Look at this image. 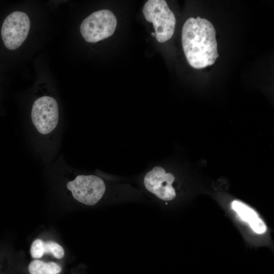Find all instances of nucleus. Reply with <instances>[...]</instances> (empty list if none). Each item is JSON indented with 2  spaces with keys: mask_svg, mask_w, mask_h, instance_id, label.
Segmentation results:
<instances>
[{
  "mask_svg": "<svg viewBox=\"0 0 274 274\" xmlns=\"http://www.w3.org/2000/svg\"><path fill=\"white\" fill-rule=\"evenodd\" d=\"M61 125L58 103L51 94L35 97L28 124L36 152L49 165L59 149Z\"/></svg>",
  "mask_w": 274,
  "mask_h": 274,
  "instance_id": "1",
  "label": "nucleus"
},
{
  "mask_svg": "<svg viewBox=\"0 0 274 274\" xmlns=\"http://www.w3.org/2000/svg\"><path fill=\"white\" fill-rule=\"evenodd\" d=\"M30 253L33 258H40L45 254H51L57 259L63 257V248L57 243L53 241L44 242L41 239L35 240L30 247Z\"/></svg>",
  "mask_w": 274,
  "mask_h": 274,
  "instance_id": "9",
  "label": "nucleus"
},
{
  "mask_svg": "<svg viewBox=\"0 0 274 274\" xmlns=\"http://www.w3.org/2000/svg\"><path fill=\"white\" fill-rule=\"evenodd\" d=\"M231 208L243 220L250 224L254 231L258 234H262L266 231V226L264 222L251 208L239 200H233Z\"/></svg>",
  "mask_w": 274,
  "mask_h": 274,
  "instance_id": "8",
  "label": "nucleus"
},
{
  "mask_svg": "<svg viewBox=\"0 0 274 274\" xmlns=\"http://www.w3.org/2000/svg\"><path fill=\"white\" fill-rule=\"evenodd\" d=\"M30 27V19L26 13L15 11L9 14L1 28V36L5 47L10 50L20 47L26 40Z\"/></svg>",
  "mask_w": 274,
  "mask_h": 274,
  "instance_id": "6",
  "label": "nucleus"
},
{
  "mask_svg": "<svg viewBox=\"0 0 274 274\" xmlns=\"http://www.w3.org/2000/svg\"><path fill=\"white\" fill-rule=\"evenodd\" d=\"M74 198L87 206L98 202L106 191V185L100 177L93 175H79L66 184Z\"/></svg>",
  "mask_w": 274,
  "mask_h": 274,
  "instance_id": "5",
  "label": "nucleus"
},
{
  "mask_svg": "<svg viewBox=\"0 0 274 274\" xmlns=\"http://www.w3.org/2000/svg\"><path fill=\"white\" fill-rule=\"evenodd\" d=\"M117 21L109 10L95 11L82 21L80 32L88 43H96L111 36L115 32Z\"/></svg>",
  "mask_w": 274,
  "mask_h": 274,
  "instance_id": "4",
  "label": "nucleus"
},
{
  "mask_svg": "<svg viewBox=\"0 0 274 274\" xmlns=\"http://www.w3.org/2000/svg\"><path fill=\"white\" fill-rule=\"evenodd\" d=\"M175 181L174 176L166 173L160 166H155L145 176L144 183L145 188L158 198L165 201L174 199L176 196L172 184Z\"/></svg>",
  "mask_w": 274,
  "mask_h": 274,
  "instance_id": "7",
  "label": "nucleus"
},
{
  "mask_svg": "<svg viewBox=\"0 0 274 274\" xmlns=\"http://www.w3.org/2000/svg\"><path fill=\"white\" fill-rule=\"evenodd\" d=\"M143 12L146 20L153 23L155 37L159 42H165L172 38L176 20L165 1H148L143 7Z\"/></svg>",
  "mask_w": 274,
  "mask_h": 274,
  "instance_id": "3",
  "label": "nucleus"
},
{
  "mask_svg": "<svg viewBox=\"0 0 274 274\" xmlns=\"http://www.w3.org/2000/svg\"><path fill=\"white\" fill-rule=\"evenodd\" d=\"M182 43L187 61L193 68L211 65L219 57L215 28L206 19H188L182 28Z\"/></svg>",
  "mask_w": 274,
  "mask_h": 274,
  "instance_id": "2",
  "label": "nucleus"
},
{
  "mask_svg": "<svg viewBox=\"0 0 274 274\" xmlns=\"http://www.w3.org/2000/svg\"><path fill=\"white\" fill-rule=\"evenodd\" d=\"M28 270L30 274H59L61 267L54 262L34 260L29 264Z\"/></svg>",
  "mask_w": 274,
  "mask_h": 274,
  "instance_id": "10",
  "label": "nucleus"
},
{
  "mask_svg": "<svg viewBox=\"0 0 274 274\" xmlns=\"http://www.w3.org/2000/svg\"><path fill=\"white\" fill-rule=\"evenodd\" d=\"M151 34L152 36L155 37V33L154 32H152Z\"/></svg>",
  "mask_w": 274,
  "mask_h": 274,
  "instance_id": "11",
  "label": "nucleus"
}]
</instances>
